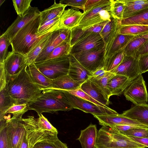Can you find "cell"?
<instances>
[{"instance_id":"cell-48","label":"cell","mask_w":148,"mask_h":148,"mask_svg":"<svg viewBox=\"0 0 148 148\" xmlns=\"http://www.w3.org/2000/svg\"><path fill=\"white\" fill-rule=\"evenodd\" d=\"M138 60L140 74L148 71V53L139 56Z\"/></svg>"},{"instance_id":"cell-49","label":"cell","mask_w":148,"mask_h":148,"mask_svg":"<svg viewBox=\"0 0 148 148\" xmlns=\"http://www.w3.org/2000/svg\"><path fill=\"white\" fill-rule=\"evenodd\" d=\"M102 0H87L83 12L88 11L99 3Z\"/></svg>"},{"instance_id":"cell-40","label":"cell","mask_w":148,"mask_h":148,"mask_svg":"<svg viewBox=\"0 0 148 148\" xmlns=\"http://www.w3.org/2000/svg\"><path fill=\"white\" fill-rule=\"evenodd\" d=\"M120 133L127 136L138 138H148L147 127H136Z\"/></svg>"},{"instance_id":"cell-8","label":"cell","mask_w":148,"mask_h":148,"mask_svg":"<svg viewBox=\"0 0 148 148\" xmlns=\"http://www.w3.org/2000/svg\"><path fill=\"white\" fill-rule=\"evenodd\" d=\"M61 90L69 103L73 108L80 110L85 112L93 115L118 114L110 108L101 107L80 97L72 94L66 90Z\"/></svg>"},{"instance_id":"cell-9","label":"cell","mask_w":148,"mask_h":148,"mask_svg":"<svg viewBox=\"0 0 148 148\" xmlns=\"http://www.w3.org/2000/svg\"><path fill=\"white\" fill-rule=\"evenodd\" d=\"M105 50V45L100 49L72 55L91 73L99 69L104 68Z\"/></svg>"},{"instance_id":"cell-46","label":"cell","mask_w":148,"mask_h":148,"mask_svg":"<svg viewBox=\"0 0 148 148\" xmlns=\"http://www.w3.org/2000/svg\"><path fill=\"white\" fill-rule=\"evenodd\" d=\"M69 93L80 97L91 102L96 105L106 108L109 107L106 106L99 102L82 91L80 88L75 90H66Z\"/></svg>"},{"instance_id":"cell-11","label":"cell","mask_w":148,"mask_h":148,"mask_svg":"<svg viewBox=\"0 0 148 148\" xmlns=\"http://www.w3.org/2000/svg\"><path fill=\"white\" fill-rule=\"evenodd\" d=\"M22 119L12 117L6 119L10 148H19L23 137L26 132Z\"/></svg>"},{"instance_id":"cell-42","label":"cell","mask_w":148,"mask_h":148,"mask_svg":"<svg viewBox=\"0 0 148 148\" xmlns=\"http://www.w3.org/2000/svg\"><path fill=\"white\" fill-rule=\"evenodd\" d=\"M32 0H13V5L18 16H23L31 6Z\"/></svg>"},{"instance_id":"cell-45","label":"cell","mask_w":148,"mask_h":148,"mask_svg":"<svg viewBox=\"0 0 148 148\" xmlns=\"http://www.w3.org/2000/svg\"><path fill=\"white\" fill-rule=\"evenodd\" d=\"M10 41L3 34L0 37V63L3 64L7 57Z\"/></svg>"},{"instance_id":"cell-39","label":"cell","mask_w":148,"mask_h":148,"mask_svg":"<svg viewBox=\"0 0 148 148\" xmlns=\"http://www.w3.org/2000/svg\"><path fill=\"white\" fill-rule=\"evenodd\" d=\"M125 6L123 0H112L110 5V12L113 17L119 20L122 19Z\"/></svg>"},{"instance_id":"cell-6","label":"cell","mask_w":148,"mask_h":148,"mask_svg":"<svg viewBox=\"0 0 148 148\" xmlns=\"http://www.w3.org/2000/svg\"><path fill=\"white\" fill-rule=\"evenodd\" d=\"M112 1L102 0L89 11L83 12L77 27L85 30L101 23L111 21L113 18L110 12Z\"/></svg>"},{"instance_id":"cell-51","label":"cell","mask_w":148,"mask_h":148,"mask_svg":"<svg viewBox=\"0 0 148 148\" xmlns=\"http://www.w3.org/2000/svg\"><path fill=\"white\" fill-rule=\"evenodd\" d=\"M148 53V40L141 47L136 53V57L138 58L140 56Z\"/></svg>"},{"instance_id":"cell-57","label":"cell","mask_w":148,"mask_h":148,"mask_svg":"<svg viewBox=\"0 0 148 148\" xmlns=\"http://www.w3.org/2000/svg\"><path fill=\"white\" fill-rule=\"evenodd\" d=\"M140 35L143 38L148 39V31Z\"/></svg>"},{"instance_id":"cell-41","label":"cell","mask_w":148,"mask_h":148,"mask_svg":"<svg viewBox=\"0 0 148 148\" xmlns=\"http://www.w3.org/2000/svg\"><path fill=\"white\" fill-rule=\"evenodd\" d=\"M7 120H0V148H10L7 131Z\"/></svg>"},{"instance_id":"cell-3","label":"cell","mask_w":148,"mask_h":148,"mask_svg":"<svg viewBox=\"0 0 148 148\" xmlns=\"http://www.w3.org/2000/svg\"><path fill=\"white\" fill-rule=\"evenodd\" d=\"M40 21V15L18 32L10 41L12 51L25 56L30 51L45 35L41 36L38 34Z\"/></svg>"},{"instance_id":"cell-54","label":"cell","mask_w":148,"mask_h":148,"mask_svg":"<svg viewBox=\"0 0 148 148\" xmlns=\"http://www.w3.org/2000/svg\"><path fill=\"white\" fill-rule=\"evenodd\" d=\"M33 148H57L54 143H39L36 144Z\"/></svg>"},{"instance_id":"cell-27","label":"cell","mask_w":148,"mask_h":148,"mask_svg":"<svg viewBox=\"0 0 148 148\" xmlns=\"http://www.w3.org/2000/svg\"><path fill=\"white\" fill-rule=\"evenodd\" d=\"M54 31L48 33L44 35L30 51L25 56L27 64L35 63L37 57L49 42L52 34Z\"/></svg>"},{"instance_id":"cell-53","label":"cell","mask_w":148,"mask_h":148,"mask_svg":"<svg viewBox=\"0 0 148 148\" xmlns=\"http://www.w3.org/2000/svg\"><path fill=\"white\" fill-rule=\"evenodd\" d=\"M127 136L136 142L145 146L147 147H148V138H138L130 136Z\"/></svg>"},{"instance_id":"cell-25","label":"cell","mask_w":148,"mask_h":148,"mask_svg":"<svg viewBox=\"0 0 148 148\" xmlns=\"http://www.w3.org/2000/svg\"><path fill=\"white\" fill-rule=\"evenodd\" d=\"M124 115L135 120L148 127V104L135 105L124 111Z\"/></svg>"},{"instance_id":"cell-7","label":"cell","mask_w":148,"mask_h":148,"mask_svg":"<svg viewBox=\"0 0 148 148\" xmlns=\"http://www.w3.org/2000/svg\"><path fill=\"white\" fill-rule=\"evenodd\" d=\"M34 63L39 71L52 80L68 74L70 66L69 56Z\"/></svg>"},{"instance_id":"cell-18","label":"cell","mask_w":148,"mask_h":148,"mask_svg":"<svg viewBox=\"0 0 148 148\" xmlns=\"http://www.w3.org/2000/svg\"><path fill=\"white\" fill-rule=\"evenodd\" d=\"M70 66L68 75L75 82L81 85L91 77L90 72L70 54L69 55Z\"/></svg>"},{"instance_id":"cell-19","label":"cell","mask_w":148,"mask_h":148,"mask_svg":"<svg viewBox=\"0 0 148 148\" xmlns=\"http://www.w3.org/2000/svg\"><path fill=\"white\" fill-rule=\"evenodd\" d=\"M26 70L33 82L42 91L52 88V80L39 71L34 63L27 64Z\"/></svg>"},{"instance_id":"cell-15","label":"cell","mask_w":148,"mask_h":148,"mask_svg":"<svg viewBox=\"0 0 148 148\" xmlns=\"http://www.w3.org/2000/svg\"><path fill=\"white\" fill-rule=\"evenodd\" d=\"M93 116L99 121V124L103 126L112 127L117 125H128L148 127L138 121L127 117L122 114L93 115Z\"/></svg>"},{"instance_id":"cell-38","label":"cell","mask_w":148,"mask_h":148,"mask_svg":"<svg viewBox=\"0 0 148 148\" xmlns=\"http://www.w3.org/2000/svg\"><path fill=\"white\" fill-rule=\"evenodd\" d=\"M71 49L69 42H64L56 47L48 56L46 60L68 56L70 53Z\"/></svg>"},{"instance_id":"cell-26","label":"cell","mask_w":148,"mask_h":148,"mask_svg":"<svg viewBox=\"0 0 148 148\" xmlns=\"http://www.w3.org/2000/svg\"><path fill=\"white\" fill-rule=\"evenodd\" d=\"M121 20L112 18L111 21L106 22L99 33L105 45L111 41L118 33L121 26Z\"/></svg>"},{"instance_id":"cell-58","label":"cell","mask_w":148,"mask_h":148,"mask_svg":"<svg viewBox=\"0 0 148 148\" xmlns=\"http://www.w3.org/2000/svg\"><path fill=\"white\" fill-rule=\"evenodd\" d=\"M5 0H0V6H1V5L5 1Z\"/></svg>"},{"instance_id":"cell-33","label":"cell","mask_w":148,"mask_h":148,"mask_svg":"<svg viewBox=\"0 0 148 148\" xmlns=\"http://www.w3.org/2000/svg\"><path fill=\"white\" fill-rule=\"evenodd\" d=\"M148 39L140 35L135 36L128 43L122 50L125 56L136 57L138 51Z\"/></svg>"},{"instance_id":"cell-43","label":"cell","mask_w":148,"mask_h":148,"mask_svg":"<svg viewBox=\"0 0 148 148\" xmlns=\"http://www.w3.org/2000/svg\"><path fill=\"white\" fill-rule=\"evenodd\" d=\"M28 110V104L15 105L7 110L6 114H12V117L21 119L23 115Z\"/></svg>"},{"instance_id":"cell-16","label":"cell","mask_w":148,"mask_h":148,"mask_svg":"<svg viewBox=\"0 0 148 148\" xmlns=\"http://www.w3.org/2000/svg\"><path fill=\"white\" fill-rule=\"evenodd\" d=\"M110 72L115 75L125 76L133 81L141 74L138 58L125 56L122 62L115 69Z\"/></svg>"},{"instance_id":"cell-23","label":"cell","mask_w":148,"mask_h":148,"mask_svg":"<svg viewBox=\"0 0 148 148\" xmlns=\"http://www.w3.org/2000/svg\"><path fill=\"white\" fill-rule=\"evenodd\" d=\"M106 21L101 23L85 30H82L77 26L72 29L71 30L69 40L71 47H72L77 42L92 33H99Z\"/></svg>"},{"instance_id":"cell-24","label":"cell","mask_w":148,"mask_h":148,"mask_svg":"<svg viewBox=\"0 0 148 148\" xmlns=\"http://www.w3.org/2000/svg\"><path fill=\"white\" fill-rule=\"evenodd\" d=\"M132 81L125 76L115 75L108 84L107 87L111 96L121 95Z\"/></svg>"},{"instance_id":"cell-55","label":"cell","mask_w":148,"mask_h":148,"mask_svg":"<svg viewBox=\"0 0 148 148\" xmlns=\"http://www.w3.org/2000/svg\"><path fill=\"white\" fill-rule=\"evenodd\" d=\"M19 148H29L26 132L23 137Z\"/></svg>"},{"instance_id":"cell-14","label":"cell","mask_w":148,"mask_h":148,"mask_svg":"<svg viewBox=\"0 0 148 148\" xmlns=\"http://www.w3.org/2000/svg\"><path fill=\"white\" fill-rule=\"evenodd\" d=\"M105 44L103 39L98 33H93L79 41L71 47L70 53H80L93 49H99Z\"/></svg>"},{"instance_id":"cell-12","label":"cell","mask_w":148,"mask_h":148,"mask_svg":"<svg viewBox=\"0 0 148 148\" xmlns=\"http://www.w3.org/2000/svg\"><path fill=\"white\" fill-rule=\"evenodd\" d=\"M40 12L37 8L31 6L23 16H18L3 34L11 41L21 29L39 16Z\"/></svg>"},{"instance_id":"cell-29","label":"cell","mask_w":148,"mask_h":148,"mask_svg":"<svg viewBox=\"0 0 148 148\" xmlns=\"http://www.w3.org/2000/svg\"><path fill=\"white\" fill-rule=\"evenodd\" d=\"M80 88L92 98L102 104L108 106L109 103L103 93L89 79L81 85Z\"/></svg>"},{"instance_id":"cell-13","label":"cell","mask_w":148,"mask_h":148,"mask_svg":"<svg viewBox=\"0 0 148 148\" xmlns=\"http://www.w3.org/2000/svg\"><path fill=\"white\" fill-rule=\"evenodd\" d=\"M70 33L71 30L65 29H60L54 31L49 42L37 57L35 63L45 60L56 47L64 42H69Z\"/></svg>"},{"instance_id":"cell-10","label":"cell","mask_w":148,"mask_h":148,"mask_svg":"<svg viewBox=\"0 0 148 148\" xmlns=\"http://www.w3.org/2000/svg\"><path fill=\"white\" fill-rule=\"evenodd\" d=\"M123 93L126 99L135 105L147 104L148 94L142 74L132 81Z\"/></svg>"},{"instance_id":"cell-22","label":"cell","mask_w":148,"mask_h":148,"mask_svg":"<svg viewBox=\"0 0 148 148\" xmlns=\"http://www.w3.org/2000/svg\"><path fill=\"white\" fill-rule=\"evenodd\" d=\"M97 132L96 125L91 123L81 130L80 136L76 140L80 142L82 148H95Z\"/></svg>"},{"instance_id":"cell-4","label":"cell","mask_w":148,"mask_h":148,"mask_svg":"<svg viewBox=\"0 0 148 148\" xmlns=\"http://www.w3.org/2000/svg\"><path fill=\"white\" fill-rule=\"evenodd\" d=\"M113 128L102 126L97 132L95 148H145Z\"/></svg>"},{"instance_id":"cell-2","label":"cell","mask_w":148,"mask_h":148,"mask_svg":"<svg viewBox=\"0 0 148 148\" xmlns=\"http://www.w3.org/2000/svg\"><path fill=\"white\" fill-rule=\"evenodd\" d=\"M28 106L29 110H34L38 114L73 109L61 90L53 88L42 91L35 100L28 104Z\"/></svg>"},{"instance_id":"cell-47","label":"cell","mask_w":148,"mask_h":148,"mask_svg":"<svg viewBox=\"0 0 148 148\" xmlns=\"http://www.w3.org/2000/svg\"><path fill=\"white\" fill-rule=\"evenodd\" d=\"M87 0H61L60 3L71 7V8L78 10H84V7Z\"/></svg>"},{"instance_id":"cell-37","label":"cell","mask_w":148,"mask_h":148,"mask_svg":"<svg viewBox=\"0 0 148 148\" xmlns=\"http://www.w3.org/2000/svg\"><path fill=\"white\" fill-rule=\"evenodd\" d=\"M60 20V17H58L43 23L39 26L38 34L43 35L60 29L59 27Z\"/></svg>"},{"instance_id":"cell-36","label":"cell","mask_w":148,"mask_h":148,"mask_svg":"<svg viewBox=\"0 0 148 148\" xmlns=\"http://www.w3.org/2000/svg\"><path fill=\"white\" fill-rule=\"evenodd\" d=\"M148 31V25H131L121 26L118 33L119 34L137 36Z\"/></svg>"},{"instance_id":"cell-30","label":"cell","mask_w":148,"mask_h":148,"mask_svg":"<svg viewBox=\"0 0 148 148\" xmlns=\"http://www.w3.org/2000/svg\"><path fill=\"white\" fill-rule=\"evenodd\" d=\"M52 84L53 89L66 90L77 89L81 85L73 80L68 74L52 80Z\"/></svg>"},{"instance_id":"cell-32","label":"cell","mask_w":148,"mask_h":148,"mask_svg":"<svg viewBox=\"0 0 148 148\" xmlns=\"http://www.w3.org/2000/svg\"><path fill=\"white\" fill-rule=\"evenodd\" d=\"M15 105L16 103L9 95L7 86L0 89V120L5 118L7 110Z\"/></svg>"},{"instance_id":"cell-50","label":"cell","mask_w":148,"mask_h":148,"mask_svg":"<svg viewBox=\"0 0 148 148\" xmlns=\"http://www.w3.org/2000/svg\"><path fill=\"white\" fill-rule=\"evenodd\" d=\"M106 72L104 68L99 69L91 73V77L96 79H99L104 76Z\"/></svg>"},{"instance_id":"cell-56","label":"cell","mask_w":148,"mask_h":148,"mask_svg":"<svg viewBox=\"0 0 148 148\" xmlns=\"http://www.w3.org/2000/svg\"><path fill=\"white\" fill-rule=\"evenodd\" d=\"M57 148H68L67 144L63 143L58 139L54 143Z\"/></svg>"},{"instance_id":"cell-1","label":"cell","mask_w":148,"mask_h":148,"mask_svg":"<svg viewBox=\"0 0 148 148\" xmlns=\"http://www.w3.org/2000/svg\"><path fill=\"white\" fill-rule=\"evenodd\" d=\"M26 66L16 75H7L8 93L17 105L34 101L42 91L32 80L26 71Z\"/></svg>"},{"instance_id":"cell-35","label":"cell","mask_w":148,"mask_h":148,"mask_svg":"<svg viewBox=\"0 0 148 148\" xmlns=\"http://www.w3.org/2000/svg\"><path fill=\"white\" fill-rule=\"evenodd\" d=\"M125 55L122 50L105 59L104 69L106 72H110L115 69L123 61Z\"/></svg>"},{"instance_id":"cell-44","label":"cell","mask_w":148,"mask_h":148,"mask_svg":"<svg viewBox=\"0 0 148 148\" xmlns=\"http://www.w3.org/2000/svg\"><path fill=\"white\" fill-rule=\"evenodd\" d=\"M125 5V8L123 13V19L131 17L141 10L148 7V4L144 5Z\"/></svg>"},{"instance_id":"cell-52","label":"cell","mask_w":148,"mask_h":148,"mask_svg":"<svg viewBox=\"0 0 148 148\" xmlns=\"http://www.w3.org/2000/svg\"><path fill=\"white\" fill-rule=\"evenodd\" d=\"M125 5H144L148 4V0H123Z\"/></svg>"},{"instance_id":"cell-21","label":"cell","mask_w":148,"mask_h":148,"mask_svg":"<svg viewBox=\"0 0 148 148\" xmlns=\"http://www.w3.org/2000/svg\"><path fill=\"white\" fill-rule=\"evenodd\" d=\"M135 36L117 34L114 38L106 45L105 59L125 47Z\"/></svg>"},{"instance_id":"cell-5","label":"cell","mask_w":148,"mask_h":148,"mask_svg":"<svg viewBox=\"0 0 148 148\" xmlns=\"http://www.w3.org/2000/svg\"><path fill=\"white\" fill-rule=\"evenodd\" d=\"M26 135L29 148H33L39 143H54L58 138V132H53L45 127L38 118L29 116L22 118Z\"/></svg>"},{"instance_id":"cell-28","label":"cell","mask_w":148,"mask_h":148,"mask_svg":"<svg viewBox=\"0 0 148 148\" xmlns=\"http://www.w3.org/2000/svg\"><path fill=\"white\" fill-rule=\"evenodd\" d=\"M66 6L60 3H56L55 0L54 4L51 6L40 12V25L47 21L60 17Z\"/></svg>"},{"instance_id":"cell-31","label":"cell","mask_w":148,"mask_h":148,"mask_svg":"<svg viewBox=\"0 0 148 148\" xmlns=\"http://www.w3.org/2000/svg\"><path fill=\"white\" fill-rule=\"evenodd\" d=\"M121 25H148V7L131 17L122 19L121 20Z\"/></svg>"},{"instance_id":"cell-34","label":"cell","mask_w":148,"mask_h":148,"mask_svg":"<svg viewBox=\"0 0 148 148\" xmlns=\"http://www.w3.org/2000/svg\"><path fill=\"white\" fill-rule=\"evenodd\" d=\"M115 75L110 72H106L104 76L99 79H96L92 77L89 79L103 95L109 101L111 96L107 86L110 79Z\"/></svg>"},{"instance_id":"cell-17","label":"cell","mask_w":148,"mask_h":148,"mask_svg":"<svg viewBox=\"0 0 148 148\" xmlns=\"http://www.w3.org/2000/svg\"><path fill=\"white\" fill-rule=\"evenodd\" d=\"M3 64L8 76L18 74L27 65L25 56L12 51L8 52Z\"/></svg>"},{"instance_id":"cell-20","label":"cell","mask_w":148,"mask_h":148,"mask_svg":"<svg viewBox=\"0 0 148 148\" xmlns=\"http://www.w3.org/2000/svg\"><path fill=\"white\" fill-rule=\"evenodd\" d=\"M83 13L72 8L65 10L60 17V29L71 30L78 26Z\"/></svg>"}]
</instances>
